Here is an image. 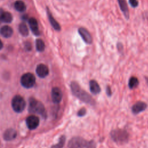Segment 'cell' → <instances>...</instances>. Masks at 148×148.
I'll return each mask as SVG.
<instances>
[{"label": "cell", "instance_id": "6da1fadb", "mask_svg": "<svg viewBox=\"0 0 148 148\" xmlns=\"http://www.w3.org/2000/svg\"><path fill=\"white\" fill-rule=\"evenodd\" d=\"M70 87L72 94L82 102L90 105H95V101L93 98L87 92L83 90L79 83L75 81H72L71 83Z\"/></svg>", "mask_w": 148, "mask_h": 148}, {"label": "cell", "instance_id": "7a4b0ae2", "mask_svg": "<svg viewBox=\"0 0 148 148\" xmlns=\"http://www.w3.org/2000/svg\"><path fill=\"white\" fill-rule=\"evenodd\" d=\"M68 148H96V143L92 140H87L80 136L72 137L68 142Z\"/></svg>", "mask_w": 148, "mask_h": 148}, {"label": "cell", "instance_id": "3957f363", "mask_svg": "<svg viewBox=\"0 0 148 148\" xmlns=\"http://www.w3.org/2000/svg\"><path fill=\"white\" fill-rule=\"evenodd\" d=\"M28 110L29 113H38L40 114L43 119L47 117V113L43 104L37 101L34 98H30L29 99Z\"/></svg>", "mask_w": 148, "mask_h": 148}, {"label": "cell", "instance_id": "277c9868", "mask_svg": "<svg viewBox=\"0 0 148 148\" xmlns=\"http://www.w3.org/2000/svg\"><path fill=\"white\" fill-rule=\"evenodd\" d=\"M112 139L117 144H124L129 140V134L123 129H114L110 133Z\"/></svg>", "mask_w": 148, "mask_h": 148}, {"label": "cell", "instance_id": "5b68a950", "mask_svg": "<svg viewBox=\"0 0 148 148\" xmlns=\"http://www.w3.org/2000/svg\"><path fill=\"white\" fill-rule=\"evenodd\" d=\"M12 106L14 111L17 113H21L24 110L26 106V102L23 97L20 95H16L12 100Z\"/></svg>", "mask_w": 148, "mask_h": 148}, {"label": "cell", "instance_id": "8992f818", "mask_svg": "<svg viewBox=\"0 0 148 148\" xmlns=\"http://www.w3.org/2000/svg\"><path fill=\"white\" fill-rule=\"evenodd\" d=\"M20 82L24 87L26 88H31L35 83V77L31 73H25L22 75Z\"/></svg>", "mask_w": 148, "mask_h": 148}, {"label": "cell", "instance_id": "52a82bcc", "mask_svg": "<svg viewBox=\"0 0 148 148\" xmlns=\"http://www.w3.org/2000/svg\"><path fill=\"white\" fill-rule=\"evenodd\" d=\"M78 33L83 41L88 44L91 45L92 43V37L90 32L84 27H80L78 28Z\"/></svg>", "mask_w": 148, "mask_h": 148}, {"label": "cell", "instance_id": "ba28073f", "mask_svg": "<svg viewBox=\"0 0 148 148\" xmlns=\"http://www.w3.org/2000/svg\"><path fill=\"white\" fill-rule=\"evenodd\" d=\"M51 99L54 103H59L62 98V92L61 90L57 87L52 88L51 92Z\"/></svg>", "mask_w": 148, "mask_h": 148}, {"label": "cell", "instance_id": "9c48e42d", "mask_svg": "<svg viewBox=\"0 0 148 148\" xmlns=\"http://www.w3.org/2000/svg\"><path fill=\"white\" fill-rule=\"evenodd\" d=\"M26 124L29 130H35L39 124V119L38 116L31 115L26 119Z\"/></svg>", "mask_w": 148, "mask_h": 148}, {"label": "cell", "instance_id": "30bf717a", "mask_svg": "<svg viewBox=\"0 0 148 148\" xmlns=\"http://www.w3.org/2000/svg\"><path fill=\"white\" fill-rule=\"evenodd\" d=\"M147 106V105L145 102L143 101H138L132 105L131 110L134 114H137L146 110Z\"/></svg>", "mask_w": 148, "mask_h": 148}, {"label": "cell", "instance_id": "8fae6325", "mask_svg": "<svg viewBox=\"0 0 148 148\" xmlns=\"http://www.w3.org/2000/svg\"><path fill=\"white\" fill-rule=\"evenodd\" d=\"M49 72V68L46 65L43 64H40L37 65L36 68V73L39 77L44 78L46 77L48 75Z\"/></svg>", "mask_w": 148, "mask_h": 148}, {"label": "cell", "instance_id": "7c38bea8", "mask_svg": "<svg viewBox=\"0 0 148 148\" xmlns=\"http://www.w3.org/2000/svg\"><path fill=\"white\" fill-rule=\"evenodd\" d=\"M119 7L121 10L123 15L127 20H128L130 18V12L128 7L127 3L126 0H117Z\"/></svg>", "mask_w": 148, "mask_h": 148}, {"label": "cell", "instance_id": "4fadbf2b", "mask_svg": "<svg viewBox=\"0 0 148 148\" xmlns=\"http://www.w3.org/2000/svg\"><path fill=\"white\" fill-rule=\"evenodd\" d=\"M28 24L32 33L35 35H36V36L39 35L40 34V32L39 30L38 24L36 19L34 17L29 18L28 20Z\"/></svg>", "mask_w": 148, "mask_h": 148}, {"label": "cell", "instance_id": "5bb4252c", "mask_svg": "<svg viewBox=\"0 0 148 148\" xmlns=\"http://www.w3.org/2000/svg\"><path fill=\"white\" fill-rule=\"evenodd\" d=\"M46 9H47V15L48 16V18H49V22H50L51 25L56 31H60L61 30V26H60V24L54 18V17L53 16L49 9L48 8H47Z\"/></svg>", "mask_w": 148, "mask_h": 148}, {"label": "cell", "instance_id": "9a60e30c", "mask_svg": "<svg viewBox=\"0 0 148 148\" xmlns=\"http://www.w3.org/2000/svg\"><path fill=\"white\" fill-rule=\"evenodd\" d=\"M89 88L91 92L94 95L98 94L101 91V87L98 82L95 80H90L89 82Z\"/></svg>", "mask_w": 148, "mask_h": 148}, {"label": "cell", "instance_id": "2e32d148", "mask_svg": "<svg viewBox=\"0 0 148 148\" xmlns=\"http://www.w3.org/2000/svg\"><path fill=\"white\" fill-rule=\"evenodd\" d=\"M17 136V132L14 129L9 128L6 130L3 135V139L7 141L13 140Z\"/></svg>", "mask_w": 148, "mask_h": 148}, {"label": "cell", "instance_id": "e0dca14e", "mask_svg": "<svg viewBox=\"0 0 148 148\" xmlns=\"http://www.w3.org/2000/svg\"><path fill=\"white\" fill-rule=\"evenodd\" d=\"M13 29L9 25H4L0 28V34L5 38L10 37L13 35Z\"/></svg>", "mask_w": 148, "mask_h": 148}, {"label": "cell", "instance_id": "ac0fdd59", "mask_svg": "<svg viewBox=\"0 0 148 148\" xmlns=\"http://www.w3.org/2000/svg\"><path fill=\"white\" fill-rule=\"evenodd\" d=\"M15 9L19 12H23L26 10V5L25 3L20 0L16 1L14 3Z\"/></svg>", "mask_w": 148, "mask_h": 148}, {"label": "cell", "instance_id": "d6986e66", "mask_svg": "<svg viewBox=\"0 0 148 148\" xmlns=\"http://www.w3.org/2000/svg\"><path fill=\"white\" fill-rule=\"evenodd\" d=\"M1 19L2 22H5L6 23H11L13 20V16L12 14L8 12H2L1 16Z\"/></svg>", "mask_w": 148, "mask_h": 148}, {"label": "cell", "instance_id": "ffe728a7", "mask_svg": "<svg viewBox=\"0 0 148 148\" xmlns=\"http://www.w3.org/2000/svg\"><path fill=\"white\" fill-rule=\"evenodd\" d=\"M18 31H19V32L21 34V35H23V36H27L28 35V34H29L28 28L26 24L24 23H21L18 26Z\"/></svg>", "mask_w": 148, "mask_h": 148}, {"label": "cell", "instance_id": "44dd1931", "mask_svg": "<svg viewBox=\"0 0 148 148\" xmlns=\"http://www.w3.org/2000/svg\"><path fill=\"white\" fill-rule=\"evenodd\" d=\"M139 84L138 79L135 76H131L128 81V87L130 89L136 88Z\"/></svg>", "mask_w": 148, "mask_h": 148}, {"label": "cell", "instance_id": "7402d4cb", "mask_svg": "<svg viewBox=\"0 0 148 148\" xmlns=\"http://www.w3.org/2000/svg\"><path fill=\"white\" fill-rule=\"evenodd\" d=\"M66 141V136L65 135H61L57 144L53 145L51 148H62L64 146Z\"/></svg>", "mask_w": 148, "mask_h": 148}, {"label": "cell", "instance_id": "603a6c76", "mask_svg": "<svg viewBox=\"0 0 148 148\" xmlns=\"http://www.w3.org/2000/svg\"><path fill=\"white\" fill-rule=\"evenodd\" d=\"M35 44H36V49L38 51L42 52L45 50V42L41 39H36L35 42Z\"/></svg>", "mask_w": 148, "mask_h": 148}, {"label": "cell", "instance_id": "cb8c5ba5", "mask_svg": "<svg viewBox=\"0 0 148 148\" xmlns=\"http://www.w3.org/2000/svg\"><path fill=\"white\" fill-rule=\"evenodd\" d=\"M86 113H87L86 109L84 108H82L78 110V112L77 113V116L78 117H83L86 115Z\"/></svg>", "mask_w": 148, "mask_h": 148}, {"label": "cell", "instance_id": "d4e9b609", "mask_svg": "<svg viewBox=\"0 0 148 148\" xmlns=\"http://www.w3.org/2000/svg\"><path fill=\"white\" fill-rule=\"evenodd\" d=\"M128 1L129 3L132 8H136L139 5L138 0H128Z\"/></svg>", "mask_w": 148, "mask_h": 148}, {"label": "cell", "instance_id": "484cf974", "mask_svg": "<svg viewBox=\"0 0 148 148\" xmlns=\"http://www.w3.org/2000/svg\"><path fill=\"white\" fill-rule=\"evenodd\" d=\"M106 93L108 97H110L112 94V91L111 90V87L110 86L108 85L106 88Z\"/></svg>", "mask_w": 148, "mask_h": 148}, {"label": "cell", "instance_id": "4316f807", "mask_svg": "<svg viewBox=\"0 0 148 148\" xmlns=\"http://www.w3.org/2000/svg\"><path fill=\"white\" fill-rule=\"evenodd\" d=\"M117 50L119 51V52H121L123 50V44L120 42H119L117 43Z\"/></svg>", "mask_w": 148, "mask_h": 148}, {"label": "cell", "instance_id": "83f0119b", "mask_svg": "<svg viewBox=\"0 0 148 148\" xmlns=\"http://www.w3.org/2000/svg\"><path fill=\"white\" fill-rule=\"evenodd\" d=\"M25 48H26L27 50H31V43H30L27 42V43L25 45Z\"/></svg>", "mask_w": 148, "mask_h": 148}, {"label": "cell", "instance_id": "f1b7e54d", "mask_svg": "<svg viewBox=\"0 0 148 148\" xmlns=\"http://www.w3.org/2000/svg\"><path fill=\"white\" fill-rule=\"evenodd\" d=\"M22 18L24 20H27L28 19V16H27V15H23V17H22Z\"/></svg>", "mask_w": 148, "mask_h": 148}, {"label": "cell", "instance_id": "f546056e", "mask_svg": "<svg viewBox=\"0 0 148 148\" xmlns=\"http://www.w3.org/2000/svg\"><path fill=\"white\" fill-rule=\"evenodd\" d=\"M2 47H3V43H2V42L1 41V40L0 39V50L2 49Z\"/></svg>", "mask_w": 148, "mask_h": 148}, {"label": "cell", "instance_id": "4dcf8cb0", "mask_svg": "<svg viewBox=\"0 0 148 148\" xmlns=\"http://www.w3.org/2000/svg\"><path fill=\"white\" fill-rule=\"evenodd\" d=\"M2 12H3V11H2L1 9H0V23H1V22H2V21H1V14H2Z\"/></svg>", "mask_w": 148, "mask_h": 148}, {"label": "cell", "instance_id": "1f68e13d", "mask_svg": "<svg viewBox=\"0 0 148 148\" xmlns=\"http://www.w3.org/2000/svg\"><path fill=\"white\" fill-rule=\"evenodd\" d=\"M145 79H146V82H147V83L148 84V77H145Z\"/></svg>", "mask_w": 148, "mask_h": 148}]
</instances>
